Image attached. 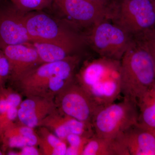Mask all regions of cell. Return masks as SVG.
<instances>
[{
  "instance_id": "6da1fadb",
  "label": "cell",
  "mask_w": 155,
  "mask_h": 155,
  "mask_svg": "<svg viewBox=\"0 0 155 155\" xmlns=\"http://www.w3.org/2000/svg\"><path fill=\"white\" fill-rule=\"evenodd\" d=\"M151 34L132 38L121 59V94L137 101L155 85V58Z\"/></svg>"
},
{
  "instance_id": "7a4b0ae2",
  "label": "cell",
  "mask_w": 155,
  "mask_h": 155,
  "mask_svg": "<svg viewBox=\"0 0 155 155\" xmlns=\"http://www.w3.org/2000/svg\"><path fill=\"white\" fill-rule=\"evenodd\" d=\"M75 80L102 108L115 102L122 94L121 62L101 57L85 61Z\"/></svg>"
},
{
  "instance_id": "3957f363",
  "label": "cell",
  "mask_w": 155,
  "mask_h": 155,
  "mask_svg": "<svg viewBox=\"0 0 155 155\" xmlns=\"http://www.w3.org/2000/svg\"><path fill=\"white\" fill-rule=\"evenodd\" d=\"M80 61V56L76 54L62 61L40 64L17 81L18 86L26 97L54 100L75 79V71Z\"/></svg>"
},
{
  "instance_id": "277c9868",
  "label": "cell",
  "mask_w": 155,
  "mask_h": 155,
  "mask_svg": "<svg viewBox=\"0 0 155 155\" xmlns=\"http://www.w3.org/2000/svg\"><path fill=\"white\" fill-rule=\"evenodd\" d=\"M107 18L131 37L155 32V0H115Z\"/></svg>"
},
{
  "instance_id": "5b68a950",
  "label": "cell",
  "mask_w": 155,
  "mask_h": 155,
  "mask_svg": "<svg viewBox=\"0 0 155 155\" xmlns=\"http://www.w3.org/2000/svg\"><path fill=\"white\" fill-rule=\"evenodd\" d=\"M138 109L135 101L124 97L101 108L92 121L95 135L99 137L115 138L137 124Z\"/></svg>"
},
{
  "instance_id": "8992f818",
  "label": "cell",
  "mask_w": 155,
  "mask_h": 155,
  "mask_svg": "<svg viewBox=\"0 0 155 155\" xmlns=\"http://www.w3.org/2000/svg\"><path fill=\"white\" fill-rule=\"evenodd\" d=\"M132 38L119 25L106 18L90 29L87 40L99 57L121 61Z\"/></svg>"
},
{
  "instance_id": "52a82bcc",
  "label": "cell",
  "mask_w": 155,
  "mask_h": 155,
  "mask_svg": "<svg viewBox=\"0 0 155 155\" xmlns=\"http://www.w3.org/2000/svg\"><path fill=\"white\" fill-rule=\"evenodd\" d=\"M25 22L32 42L52 41L78 48L83 42V39L77 33L43 13L25 15Z\"/></svg>"
},
{
  "instance_id": "ba28073f",
  "label": "cell",
  "mask_w": 155,
  "mask_h": 155,
  "mask_svg": "<svg viewBox=\"0 0 155 155\" xmlns=\"http://www.w3.org/2000/svg\"><path fill=\"white\" fill-rule=\"evenodd\" d=\"M55 98L56 107L61 113L91 124L95 114L101 108L76 82L75 78L64 87Z\"/></svg>"
},
{
  "instance_id": "9c48e42d",
  "label": "cell",
  "mask_w": 155,
  "mask_h": 155,
  "mask_svg": "<svg viewBox=\"0 0 155 155\" xmlns=\"http://www.w3.org/2000/svg\"><path fill=\"white\" fill-rule=\"evenodd\" d=\"M23 12L15 6L0 9V48L32 42L25 26Z\"/></svg>"
},
{
  "instance_id": "30bf717a",
  "label": "cell",
  "mask_w": 155,
  "mask_h": 155,
  "mask_svg": "<svg viewBox=\"0 0 155 155\" xmlns=\"http://www.w3.org/2000/svg\"><path fill=\"white\" fill-rule=\"evenodd\" d=\"M59 9L66 16L81 26L91 29L107 18L110 9L87 0H54Z\"/></svg>"
},
{
  "instance_id": "8fae6325",
  "label": "cell",
  "mask_w": 155,
  "mask_h": 155,
  "mask_svg": "<svg viewBox=\"0 0 155 155\" xmlns=\"http://www.w3.org/2000/svg\"><path fill=\"white\" fill-rule=\"evenodd\" d=\"M1 49L9 61L10 75L15 81L43 64L31 43L6 46Z\"/></svg>"
},
{
  "instance_id": "7c38bea8",
  "label": "cell",
  "mask_w": 155,
  "mask_h": 155,
  "mask_svg": "<svg viewBox=\"0 0 155 155\" xmlns=\"http://www.w3.org/2000/svg\"><path fill=\"white\" fill-rule=\"evenodd\" d=\"M116 138L129 155H155V130L133 125Z\"/></svg>"
},
{
  "instance_id": "4fadbf2b",
  "label": "cell",
  "mask_w": 155,
  "mask_h": 155,
  "mask_svg": "<svg viewBox=\"0 0 155 155\" xmlns=\"http://www.w3.org/2000/svg\"><path fill=\"white\" fill-rule=\"evenodd\" d=\"M54 100L39 97H27L18 107V119L21 124L34 128L55 110Z\"/></svg>"
},
{
  "instance_id": "5bb4252c",
  "label": "cell",
  "mask_w": 155,
  "mask_h": 155,
  "mask_svg": "<svg viewBox=\"0 0 155 155\" xmlns=\"http://www.w3.org/2000/svg\"><path fill=\"white\" fill-rule=\"evenodd\" d=\"M40 126L50 129L56 136L65 142L70 134L82 135L86 129L84 122L63 114L57 108L43 120Z\"/></svg>"
},
{
  "instance_id": "9a60e30c",
  "label": "cell",
  "mask_w": 155,
  "mask_h": 155,
  "mask_svg": "<svg viewBox=\"0 0 155 155\" xmlns=\"http://www.w3.org/2000/svg\"><path fill=\"white\" fill-rule=\"evenodd\" d=\"M31 44L43 64L64 60L76 54V51L79 48L74 46L52 41H36Z\"/></svg>"
},
{
  "instance_id": "2e32d148",
  "label": "cell",
  "mask_w": 155,
  "mask_h": 155,
  "mask_svg": "<svg viewBox=\"0 0 155 155\" xmlns=\"http://www.w3.org/2000/svg\"><path fill=\"white\" fill-rule=\"evenodd\" d=\"M81 155H129L127 149L117 138L99 137L89 139Z\"/></svg>"
},
{
  "instance_id": "e0dca14e",
  "label": "cell",
  "mask_w": 155,
  "mask_h": 155,
  "mask_svg": "<svg viewBox=\"0 0 155 155\" xmlns=\"http://www.w3.org/2000/svg\"><path fill=\"white\" fill-rule=\"evenodd\" d=\"M4 140L9 147L22 148L25 146H36L39 144V137L34 128L25 125L13 124L3 131Z\"/></svg>"
},
{
  "instance_id": "ac0fdd59",
  "label": "cell",
  "mask_w": 155,
  "mask_h": 155,
  "mask_svg": "<svg viewBox=\"0 0 155 155\" xmlns=\"http://www.w3.org/2000/svg\"><path fill=\"white\" fill-rule=\"evenodd\" d=\"M137 124L144 128L155 130V85L137 101Z\"/></svg>"
},
{
  "instance_id": "d6986e66",
  "label": "cell",
  "mask_w": 155,
  "mask_h": 155,
  "mask_svg": "<svg viewBox=\"0 0 155 155\" xmlns=\"http://www.w3.org/2000/svg\"><path fill=\"white\" fill-rule=\"evenodd\" d=\"M40 130L39 144L45 155H66L67 143L51 133L48 128L43 126Z\"/></svg>"
},
{
  "instance_id": "ffe728a7",
  "label": "cell",
  "mask_w": 155,
  "mask_h": 155,
  "mask_svg": "<svg viewBox=\"0 0 155 155\" xmlns=\"http://www.w3.org/2000/svg\"><path fill=\"white\" fill-rule=\"evenodd\" d=\"M54 0H15L14 5L20 11L40 10L50 5Z\"/></svg>"
},
{
  "instance_id": "44dd1931",
  "label": "cell",
  "mask_w": 155,
  "mask_h": 155,
  "mask_svg": "<svg viewBox=\"0 0 155 155\" xmlns=\"http://www.w3.org/2000/svg\"><path fill=\"white\" fill-rule=\"evenodd\" d=\"M18 108L11 107L3 114H0V130L3 132L13 125L14 120L18 118Z\"/></svg>"
},
{
  "instance_id": "7402d4cb",
  "label": "cell",
  "mask_w": 155,
  "mask_h": 155,
  "mask_svg": "<svg viewBox=\"0 0 155 155\" xmlns=\"http://www.w3.org/2000/svg\"><path fill=\"white\" fill-rule=\"evenodd\" d=\"M89 138L81 136L70 134L66 137V142L69 143V146L73 147L79 150L82 153V151L85 144Z\"/></svg>"
},
{
  "instance_id": "603a6c76",
  "label": "cell",
  "mask_w": 155,
  "mask_h": 155,
  "mask_svg": "<svg viewBox=\"0 0 155 155\" xmlns=\"http://www.w3.org/2000/svg\"><path fill=\"white\" fill-rule=\"evenodd\" d=\"M6 100L9 107H19L22 102L21 95L17 93L12 92L5 94Z\"/></svg>"
},
{
  "instance_id": "cb8c5ba5",
  "label": "cell",
  "mask_w": 155,
  "mask_h": 155,
  "mask_svg": "<svg viewBox=\"0 0 155 155\" xmlns=\"http://www.w3.org/2000/svg\"><path fill=\"white\" fill-rule=\"evenodd\" d=\"M39 151L35 146H25L22 148V150L17 155H41Z\"/></svg>"
},
{
  "instance_id": "d4e9b609",
  "label": "cell",
  "mask_w": 155,
  "mask_h": 155,
  "mask_svg": "<svg viewBox=\"0 0 155 155\" xmlns=\"http://www.w3.org/2000/svg\"><path fill=\"white\" fill-rule=\"evenodd\" d=\"M93 3L104 8L110 9L114 0H87Z\"/></svg>"
},
{
  "instance_id": "484cf974",
  "label": "cell",
  "mask_w": 155,
  "mask_h": 155,
  "mask_svg": "<svg viewBox=\"0 0 155 155\" xmlns=\"http://www.w3.org/2000/svg\"><path fill=\"white\" fill-rule=\"evenodd\" d=\"M151 41L153 51L155 58V32L151 36Z\"/></svg>"
},
{
  "instance_id": "4316f807",
  "label": "cell",
  "mask_w": 155,
  "mask_h": 155,
  "mask_svg": "<svg viewBox=\"0 0 155 155\" xmlns=\"http://www.w3.org/2000/svg\"><path fill=\"white\" fill-rule=\"evenodd\" d=\"M3 155V153H2V152L1 151V150H0V155Z\"/></svg>"
},
{
  "instance_id": "83f0119b",
  "label": "cell",
  "mask_w": 155,
  "mask_h": 155,
  "mask_svg": "<svg viewBox=\"0 0 155 155\" xmlns=\"http://www.w3.org/2000/svg\"><path fill=\"white\" fill-rule=\"evenodd\" d=\"M14 1H15V0H11V1H12V2H14Z\"/></svg>"
},
{
  "instance_id": "f1b7e54d",
  "label": "cell",
  "mask_w": 155,
  "mask_h": 155,
  "mask_svg": "<svg viewBox=\"0 0 155 155\" xmlns=\"http://www.w3.org/2000/svg\"><path fill=\"white\" fill-rule=\"evenodd\" d=\"M1 132H1V130H0V134L1 133Z\"/></svg>"
}]
</instances>
